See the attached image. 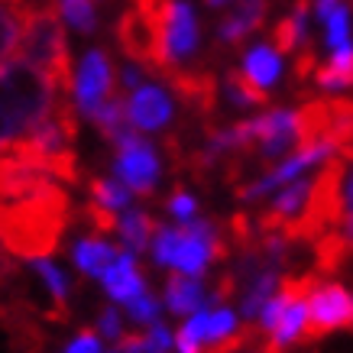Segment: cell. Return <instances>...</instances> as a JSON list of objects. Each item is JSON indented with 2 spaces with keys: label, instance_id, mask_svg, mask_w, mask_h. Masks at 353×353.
<instances>
[{
  "label": "cell",
  "instance_id": "39",
  "mask_svg": "<svg viewBox=\"0 0 353 353\" xmlns=\"http://www.w3.org/2000/svg\"><path fill=\"white\" fill-rule=\"evenodd\" d=\"M259 353H263V350H259Z\"/></svg>",
  "mask_w": 353,
  "mask_h": 353
},
{
  "label": "cell",
  "instance_id": "32",
  "mask_svg": "<svg viewBox=\"0 0 353 353\" xmlns=\"http://www.w3.org/2000/svg\"><path fill=\"white\" fill-rule=\"evenodd\" d=\"M65 353H101V343H97V334L91 331V327H85V331L78 334L75 341L68 343V350Z\"/></svg>",
  "mask_w": 353,
  "mask_h": 353
},
{
  "label": "cell",
  "instance_id": "26",
  "mask_svg": "<svg viewBox=\"0 0 353 353\" xmlns=\"http://www.w3.org/2000/svg\"><path fill=\"white\" fill-rule=\"evenodd\" d=\"M127 314L137 324H156L159 321V301L152 299L150 292H137V295L127 301Z\"/></svg>",
  "mask_w": 353,
  "mask_h": 353
},
{
  "label": "cell",
  "instance_id": "15",
  "mask_svg": "<svg viewBox=\"0 0 353 353\" xmlns=\"http://www.w3.org/2000/svg\"><path fill=\"white\" fill-rule=\"evenodd\" d=\"M165 305L175 314H188L198 311L204 305V285L198 276H182V272H172L165 279Z\"/></svg>",
  "mask_w": 353,
  "mask_h": 353
},
{
  "label": "cell",
  "instance_id": "25",
  "mask_svg": "<svg viewBox=\"0 0 353 353\" xmlns=\"http://www.w3.org/2000/svg\"><path fill=\"white\" fill-rule=\"evenodd\" d=\"M324 26H327V46L334 49H341V46H350V7L347 3H337L327 17H324Z\"/></svg>",
  "mask_w": 353,
  "mask_h": 353
},
{
  "label": "cell",
  "instance_id": "4",
  "mask_svg": "<svg viewBox=\"0 0 353 353\" xmlns=\"http://www.w3.org/2000/svg\"><path fill=\"white\" fill-rule=\"evenodd\" d=\"M17 52H20L23 62H30L39 72H46L49 81L62 94L72 91V81H75L72 49H68L62 17L55 10V3H26L23 7V30Z\"/></svg>",
  "mask_w": 353,
  "mask_h": 353
},
{
  "label": "cell",
  "instance_id": "38",
  "mask_svg": "<svg viewBox=\"0 0 353 353\" xmlns=\"http://www.w3.org/2000/svg\"><path fill=\"white\" fill-rule=\"evenodd\" d=\"M10 3H30V0H10ZM32 3H36V0H32Z\"/></svg>",
  "mask_w": 353,
  "mask_h": 353
},
{
  "label": "cell",
  "instance_id": "7",
  "mask_svg": "<svg viewBox=\"0 0 353 353\" xmlns=\"http://www.w3.org/2000/svg\"><path fill=\"white\" fill-rule=\"evenodd\" d=\"M72 91H75L78 108L85 114H91L97 104H104L110 94H117V75H114V65H110L104 49H91V52L81 55Z\"/></svg>",
  "mask_w": 353,
  "mask_h": 353
},
{
  "label": "cell",
  "instance_id": "10",
  "mask_svg": "<svg viewBox=\"0 0 353 353\" xmlns=\"http://www.w3.org/2000/svg\"><path fill=\"white\" fill-rule=\"evenodd\" d=\"M314 272L318 276H337L343 266H347V259H350V230H343V227H331V230H324L314 243Z\"/></svg>",
  "mask_w": 353,
  "mask_h": 353
},
{
  "label": "cell",
  "instance_id": "12",
  "mask_svg": "<svg viewBox=\"0 0 353 353\" xmlns=\"http://www.w3.org/2000/svg\"><path fill=\"white\" fill-rule=\"evenodd\" d=\"M0 324L7 327V334H13L17 350H23V353H39L43 350L46 334L39 331L36 314H32L26 305H0Z\"/></svg>",
  "mask_w": 353,
  "mask_h": 353
},
{
  "label": "cell",
  "instance_id": "37",
  "mask_svg": "<svg viewBox=\"0 0 353 353\" xmlns=\"http://www.w3.org/2000/svg\"><path fill=\"white\" fill-rule=\"evenodd\" d=\"M337 3H341V0H314V17H318V20H324V17H327Z\"/></svg>",
  "mask_w": 353,
  "mask_h": 353
},
{
  "label": "cell",
  "instance_id": "24",
  "mask_svg": "<svg viewBox=\"0 0 353 353\" xmlns=\"http://www.w3.org/2000/svg\"><path fill=\"white\" fill-rule=\"evenodd\" d=\"M59 17H65L68 26H75L78 32H94L97 30V7L94 0H59L55 3Z\"/></svg>",
  "mask_w": 353,
  "mask_h": 353
},
{
  "label": "cell",
  "instance_id": "9",
  "mask_svg": "<svg viewBox=\"0 0 353 353\" xmlns=\"http://www.w3.org/2000/svg\"><path fill=\"white\" fill-rule=\"evenodd\" d=\"M230 3L234 7L217 23V43L221 46H240L250 32H256L266 23L269 13V0H230Z\"/></svg>",
  "mask_w": 353,
  "mask_h": 353
},
{
  "label": "cell",
  "instance_id": "11",
  "mask_svg": "<svg viewBox=\"0 0 353 353\" xmlns=\"http://www.w3.org/2000/svg\"><path fill=\"white\" fill-rule=\"evenodd\" d=\"M272 49L279 55L299 52L308 43V0H292V10L272 26Z\"/></svg>",
  "mask_w": 353,
  "mask_h": 353
},
{
  "label": "cell",
  "instance_id": "6",
  "mask_svg": "<svg viewBox=\"0 0 353 353\" xmlns=\"http://www.w3.org/2000/svg\"><path fill=\"white\" fill-rule=\"evenodd\" d=\"M114 150H117V159H114L117 182L127 185V192L152 198L159 182V156L152 150V143L139 137V130H130L114 143Z\"/></svg>",
  "mask_w": 353,
  "mask_h": 353
},
{
  "label": "cell",
  "instance_id": "29",
  "mask_svg": "<svg viewBox=\"0 0 353 353\" xmlns=\"http://www.w3.org/2000/svg\"><path fill=\"white\" fill-rule=\"evenodd\" d=\"M236 327V318H234V311H227V308H217V314H211L208 318V337L204 341H221V337H227V334Z\"/></svg>",
  "mask_w": 353,
  "mask_h": 353
},
{
  "label": "cell",
  "instance_id": "30",
  "mask_svg": "<svg viewBox=\"0 0 353 353\" xmlns=\"http://www.w3.org/2000/svg\"><path fill=\"white\" fill-rule=\"evenodd\" d=\"M169 331H165V324H150V334L143 337V353H169Z\"/></svg>",
  "mask_w": 353,
  "mask_h": 353
},
{
  "label": "cell",
  "instance_id": "3",
  "mask_svg": "<svg viewBox=\"0 0 353 353\" xmlns=\"http://www.w3.org/2000/svg\"><path fill=\"white\" fill-rule=\"evenodd\" d=\"M59 94L62 91L36 65L23 59L0 65V152L36 130V123L52 110Z\"/></svg>",
  "mask_w": 353,
  "mask_h": 353
},
{
  "label": "cell",
  "instance_id": "35",
  "mask_svg": "<svg viewBox=\"0 0 353 353\" xmlns=\"http://www.w3.org/2000/svg\"><path fill=\"white\" fill-rule=\"evenodd\" d=\"M17 276H20V272H17V266L10 263V256H3V253H0V285L13 282Z\"/></svg>",
  "mask_w": 353,
  "mask_h": 353
},
{
  "label": "cell",
  "instance_id": "21",
  "mask_svg": "<svg viewBox=\"0 0 353 353\" xmlns=\"http://www.w3.org/2000/svg\"><path fill=\"white\" fill-rule=\"evenodd\" d=\"M23 7H26V3H10V0H0V65L7 62L13 52H17L20 30H23Z\"/></svg>",
  "mask_w": 353,
  "mask_h": 353
},
{
  "label": "cell",
  "instance_id": "31",
  "mask_svg": "<svg viewBox=\"0 0 353 353\" xmlns=\"http://www.w3.org/2000/svg\"><path fill=\"white\" fill-rule=\"evenodd\" d=\"M97 331L104 334V337H110V341H117L120 334H123V324H120V314L114 308H101V314H97Z\"/></svg>",
  "mask_w": 353,
  "mask_h": 353
},
{
  "label": "cell",
  "instance_id": "22",
  "mask_svg": "<svg viewBox=\"0 0 353 353\" xmlns=\"http://www.w3.org/2000/svg\"><path fill=\"white\" fill-rule=\"evenodd\" d=\"M88 194L91 201L108 208V211H123L130 204V192L127 185H120L117 179H101V175H91L88 179Z\"/></svg>",
  "mask_w": 353,
  "mask_h": 353
},
{
  "label": "cell",
  "instance_id": "8",
  "mask_svg": "<svg viewBox=\"0 0 353 353\" xmlns=\"http://www.w3.org/2000/svg\"><path fill=\"white\" fill-rule=\"evenodd\" d=\"M127 120L133 130H162L172 120L169 94L156 85H139L127 97Z\"/></svg>",
  "mask_w": 353,
  "mask_h": 353
},
{
  "label": "cell",
  "instance_id": "16",
  "mask_svg": "<svg viewBox=\"0 0 353 353\" xmlns=\"http://www.w3.org/2000/svg\"><path fill=\"white\" fill-rule=\"evenodd\" d=\"M314 85L324 88V91H347L353 81V52L350 46H341V49H334L331 59L324 65L314 68Z\"/></svg>",
  "mask_w": 353,
  "mask_h": 353
},
{
  "label": "cell",
  "instance_id": "36",
  "mask_svg": "<svg viewBox=\"0 0 353 353\" xmlns=\"http://www.w3.org/2000/svg\"><path fill=\"white\" fill-rule=\"evenodd\" d=\"M120 81H123V88H127V91L139 88V65H127V68L120 72Z\"/></svg>",
  "mask_w": 353,
  "mask_h": 353
},
{
  "label": "cell",
  "instance_id": "17",
  "mask_svg": "<svg viewBox=\"0 0 353 353\" xmlns=\"http://www.w3.org/2000/svg\"><path fill=\"white\" fill-rule=\"evenodd\" d=\"M156 230H159V221L143 214V211H123V217H117V234L127 246V253H133V256L150 246Z\"/></svg>",
  "mask_w": 353,
  "mask_h": 353
},
{
  "label": "cell",
  "instance_id": "33",
  "mask_svg": "<svg viewBox=\"0 0 353 353\" xmlns=\"http://www.w3.org/2000/svg\"><path fill=\"white\" fill-rule=\"evenodd\" d=\"M208 318H211V314H208V311H201V308H198V314H194L192 321L185 324V331H188V337H192V341H198V343H201L204 337H208Z\"/></svg>",
  "mask_w": 353,
  "mask_h": 353
},
{
  "label": "cell",
  "instance_id": "34",
  "mask_svg": "<svg viewBox=\"0 0 353 353\" xmlns=\"http://www.w3.org/2000/svg\"><path fill=\"white\" fill-rule=\"evenodd\" d=\"M114 353H143V337L123 331L117 341H114Z\"/></svg>",
  "mask_w": 353,
  "mask_h": 353
},
{
  "label": "cell",
  "instance_id": "23",
  "mask_svg": "<svg viewBox=\"0 0 353 353\" xmlns=\"http://www.w3.org/2000/svg\"><path fill=\"white\" fill-rule=\"evenodd\" d=\"M224 91L236 108H263V104H269L266 91H259V88L250 85L240 68H230V72L224 75Z\"/></svg>",
  "mask_w": 353,
  "mask_h": 353
},
{
  "label": "cell",
  "instance_id": "14",
  "mask_svg": "<svg viewBox=\"0 0 353 353\" xmlns=\"http://www.w3.org/2000/svg\"><path fill=\"white\" fill-rule=\"evenodd\" d=\"M240 72H243V78L253 88H259V91H266V94H269V88L279 81L282 59H279V52L269 43L253 46V49L243 55V68H240Z\"/></svg>",
  "mask_w": 353,
  "mask_h": 353
},
{
  "label": "cell",
  "instance_id": "18",
  "mask_svg": "<svg viewBox=\"0 0 353 353\" xmlns=\"http://www.w3.org/2000/svg\"><path fill=\"white\" fill-rule=\"evenodd\" d=\"M32 266H36L43 285L49 289V295H52L49 318H52V321H65V318H68V276H65L59 266H52L49 259H32Z\"/></svg>",
  "mask_w": 353,
  "mask_h": 353
},
{
  "label": "cell",
  "instance_id": "19",
  "mask_svg": "<svg viewBox=\"0 0 353 353\" xmlns=\"http://www.w3.org/2000/svg\"><path fill=\"white\" fill-rule=\"evenodd\" d=\"M120 250H114V246H108L104 240H97V236H88V240H81V243L75 246V263L78 269L85 272V276H104L110 269V263L117 259Z\"/></svg>",
  "mask_w": 353,
  "mask_h": 353
},
{
  "label": "cell",
  "instance_id": "5",
  "mask_svg": "<svg viewBox=\"0 0 353 353\" xmlns=\"http://www.w3.org/2000/svg\"><path fill=\"white\" fill-rule=\"evenodd\" d=\"M353 324V299L341 282H321L305 299V321L299 343H314L334 331H347Z\"/></svg>",
  "mask_w": 353,
  "mask_h": 353
},
{
  "label": "cell",
  "instance_id": "28",
  "mask_svg": "<svg viewBox=\"0 0 353 353\" xmlns=\"http://www.w3.org/2000/svg\"><path fill=\"white\" fill-rule=\"evenodd\" d=\"M194 208H198V201L185 192L182 185H175V192H172V198H169V214L175 217V221H192Z\"/></svg>",
  "mask_w": 353,
  "mask_h": 353
},
{
  "label": "cell",
  "instance_id": "1",
  "mask_svg": "<svg viewBox=\"0 0 353 353\" xmlns=\"http://www.w3.org/2000/svg\"><path fill=\"white\" fill-rule=\"evenodd\" d=\"M75 208L43 172L0 159V243L20 259H49L72 227Z\"/></svg>",
  "mask_w": 353,
  "mask_h": 353
},
{
  "label": "cell",
  "instance_id": "13",
  "mask_svg": "<svg viewBox=\"0 0 353 353\" xmlns=\"http://www.w3.org/2000/svg\"><path fill=\"white\" fill-rule=\"evenodd\" d=\"M101 279H104V289L114 301H130L137 292H143V269L137 266L133 253H117V259L110 263V269Z\"/></svg>",
  "mask_w": 353,
  "mask_h": 353
},
{
  "label": "cell",
  "instance_id": "20",
  "mask_svg": "<svg viewBox=\"0 0 353 353\" xmlns=\"http://www.w3.org/2000/svg\"><path fill=\"white\" fill-rule=\"evenodd\" d=\"M276 285H279V269H263L259 276H253L246 282V292H243V318L246 321H256L263 305L272 299Z\"/></svg>",
  "mask_w": 353,
  "mask_h": 353
},
{
  "label": "cell",
  "instance_id": "27",
  "mask_svg": "<svg viewBox=\"0 0 353 353\" xmlns=\"http://www.w3.org/2000/svg\"><path fill=\"white\" fill-rule=\"evenodd\" d=\"M81 214H85V221L91 224L94 234H110V230H117V211H108V208H101V204L88 201Z\"/></svg>",
  "mask_w": 353,
  "mask_h": 353
},
{
  "label": "cell",
  "instance_id": "2",
  "mask_svg": "<svg viewBox=\"0 0 353 353\" xmlns=\"http://www.w3.org/2000/svg\"><path fill=\"white\" fill-rule=\"evenodd\" d=\"M114 36L133 65L156 78H169L194 55L201 26L185 0H127L114 20Z\"/></svg>",
  "mask_w": 353,
  "mask_h": 353
}]
</instances>
